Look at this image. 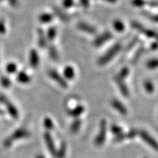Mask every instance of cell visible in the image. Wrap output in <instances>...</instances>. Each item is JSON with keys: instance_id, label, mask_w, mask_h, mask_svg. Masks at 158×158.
<instances>
[{"instance_id": "31", "label": "cell", "mask_w": 158, "mask_h": 158, "mask_svg": "<svg viewBox=\"0 0 158 158\" xmlns=\"http://www.w3.org/2000/svg\"><path fill=\"white\" fill-rule=\"evenodd\" d=\"M138 132L136 131V130H131L129 133L126 134V135H127V138H133L134 137H135V136L138 135Z\"/></svg>"}, {"instance_id": "9", "label": "cell", "mask_w": 158, "mask_h": 158, "mask_svg": "<svg viewBox=\"0 0 158 158\" xmlns=\"http://www.w3.org/2000/svg\"><path fill=\"white\" fill-rule=\"evenodd\" d=\"M110 104H111L112 107H113L115 110H117L118 113L121 114L122 115H126V114H127V108H126L125 106H124L119 100H116V99H114V100H112L111 102H110Z\"/></svg>"}, {"instance_id": "7", "label": "cell", "mask_w": 158, "mask_h": 158, "mask_svg": "<svg viewBox=\"0 0 158 158\" xmlns=\"http://www.w3.org/2000/svg\"><path fill=\"white\" fill-rule=\"evenodd\" d=\"M44 139L51 155L53 156H56L57 150L56 149V147H55L54 140H53L52 137H51V134L49 133H45L44 135Z\"/></svg>"}, {"instance_id": "22", "label": "cell", "mask_w": 158, "mask_h": 158, "mask_svg": "<svg viewBox=\"0 0 158 158\" xmlns=\"http://www.w3.org/2000/svg\"><path fill=\"white\" fill-rule=\"evenodd\" d=\"M49 55H50L51 58L54 61L58 60V58H59L58 52H57L56 49L54 48V46L49 47Z\"/></svg>"}, {"instance_id": "28", "label": "cell", "mask_w": 158, "mask_h": 158, "mask_svg": "<svg viewBox=\"0 0 158 158\" xmlns=\"http://www.w3.org/2000/svg\"><path fill=\"white\" fill-rule=\"evenodd\" d=\"M62 5L65 8H70L74 5V0H63Z\"/></svg>"}, {"instance_id": "26", "label": "cell", "mask_w": 158, "mask_h": 158, "mask_svg": "<svg viewBox=\"0 0 158 158\" xmlns=\"http://www.w3.org/2000/svg\"><path fill=\"white\" fill-rule=\"evenodd\" d=\"M54 9H55V11H56V12H55V13H56V14L57 15H59V18H60V19H62V21H68L69 18H68V15H67L66 14H64V13H63L59 9H56V8H54Z\"/></svg>"}, {"instance_id": "35", "label": "cell", "mask_w": 158, "mask_h": 158, "mask_svg": "<svg viewBox=\"0 0 158 158\" xmlns=\"http://www.w3.org/2000/svg\"><path fill=\"white\" fill-rule=\"evenodd\" d=\"M36 158H45V157H43V156H40H40H37V157Z\"/></svg>"}, {"instance_id": "11", "label": "cell", "mask_w": 158, "mask_h": 158, "mask_svg": "<svg viewBox=\"0 0 158 158\" xmlns=\"http://www.w3.org/2000/svg\"><path fill=\"white\" fill-rule=\"evenodd\" d=\"M84 106L79 105V106H76V108H73V109L69 110L68 115L72 116V117L77 118V117H78L79 116L81 115V114L84 113Z\"/></svg>"}, {"instance_id": "33", "label": "cell", "mask_w": 158, "mask_h": 158, "mask_svg": "<svg viewBox=\"0 0 158 158\" xmlns=\"http://www.w3.org/2000/svg\"><path fill=\"white\" fill-rule=\"evenodd\" d=\"M150 19H151V20H152L153 21H155V22L158 23V15H150Z\"/></svg>"}, {"instance_id": "17", "label": "cell", "mask_w": 158, "mask_h": 158, "mask_svg": "<svg viewBox=\"0 0 158 158\" xmlns=\"http://www.w3.org/2000/svg\"><path fill=\"white\" fill-rule=\"evenodd\" d=\"M143 87L146 92L149 94H152L155 91V86L152 82L150 81H146L143 84Z\"/></svg>"}, {"instance_id": "6", "label": "cell", "mask_w": 158, "mask_h": 158, "mask_svg": "<svg viewBox=\"0 0 158 158\" xmlns=\"http://www.w3.org/2000/svg\"><path fill=\"white\" fill-rule=\"evenodd\" d=\"M112 37H113V35H112L109 31H105L102 34L96 37L93 42V45L94 47L100 46V45H103L105 43L108 42Z\"/></svg>"}, {"instance_id": "1", "label": "cell", "mask_w": 158, "mask_h": 158, "mask_svg": "<svg viewBox=\"0 0 158 158\" xmlns=\"http://www.w3.org/2000/svg\"><path fill=\"white\" fill-rule=\"evenodd\" d=\"M122 45L121 43H116L111 48L108 49L102 56L98 59V64L100 66H103L106 65L107 63L110 62V60L114 59V57L121 51Z\"/></svg>"}, {"instance_id": "16", "label": "cell", "mask_w": 158, "mask_h": 158, "mask_svg": "<svg viewBox=\"0 0 158 158\" xmlns=\"http://www.w3.org/2000/svg\"><path fill=\"white\" fill-rule=\"evenodd\" d=\"M113 27L114 29L118 32H122V31H124V28H125L124 23L120 20H115L113 23Z\"/></svg>"}, {"instance_id": "23", "label": "cell", "mask_w": 158, "mask_h": 158, "mask_svg": "<svg viewBox=\"0 0 158 158\" xmlns=\"http://www.w3.org/2000/svg\"><path fill=\"white\" fill-rule=\"evenodd\" d=\"M130 73V70L128 69L127 68H126V67H124V68H122V70L119 71V73H118V77L119 78H121L123 80V79L126 78L128 76V75Z\"/></svg>"}, {"instance_id": "34", "label": "cell", "mask_w": 158, "mask_h": 158, "mask_svg": "<svg viewBox=\"0 0 158 158\" xmlns=\"http://www.w3.org/2000/svg\"><path fill=\"white\" fill-rule=\"evenodd\" d=\"M105 1H107L108 2H110V3H114L116 2V0H105Z\"/></svg>"}, {"instance_id": "3", "label": "cell", "mask_w": 158, "mask_h": 158, "mask_svg": "<svg viewBox=\"0 0 158 158\" xmlns=\"http://www.w3.org/2000/svg\"><path fill=\"white\" fill-rule=\"evenodd\" d=\"M138 135H139L140 137H141L147 144H149L152 149H155V151L158 152V142L156 141L155 138L152 137L147 132L144 131V130H140V131L138 132Z\"/></svg>"}, {"instance_id": "15", "label": "cell", "mask_w": 158, "mask_h": 158, "mask_svg": "<svg viewBox=\"0 0 158 158\" xmlns=\"http://www.w3.org/2000/svg\"><path fill=\"white\" fill-rule=\"evenodd\" d=\"M66 151H67V146L65 143H62L61 144L60 147L58 151H56V154L55 157L56 158H64L65 155H66Z\"/></svg>"}, {"instance_id": "10", "label": "cell", "mask_w": 158, "mask_h": 158, "mask_svg": "<svg viewBox=\"0 0 158 158\" xmlns=\"http://www.w3.org/2000/svg\"><path fill=\"white\" fill-rule=\"evenodd\" d=\"M77 27L79 30L84 31L86 33H89V34H95L97 31L96 29L94 27L84 22H79L77 24Z\"/></svg>"}, {"instance_id": "8", "label": "cell", "mask_w": 158, "mask_h": 158, "mask_svg": "<svg viewBox=\"0 0 158 158\" xmlns=\"http://www.w3.org/2000/svg\"><path fill=\"white\" fill-rule=\"evenodd\" d=\"M114 81H115L116 84H117L118 89H119L120 92H121L122 95H123L124 97H126V98L129 97L130 92H129V90H128L127 85L124 84V81L122 80V79L118 78L117 76H115V78H114Z\"/></svg>"}, {"instance_id": "21", "label": "cell", "mask_w": 158, "mask_h": 158, "mask_svg": "<svg viewBox=\"0 0 158 158\" xmlns=\"http://www.w3.org/2000/svg\"><path fill=\"white\" fill-rule=\"evenodd\" d=\"M110 131H111V133L115 136L119 135V134L123 133V130H122V128L121 127H119V126L116 125V124H113V125L110 127Z\"/></svg>"}, {"instance_id": "4", "label": "cell", "mask_w": 158, "mask_h": 158, "mask_svg": "<svg viewBox=\"0 0 158 158\" xmlns=\"http://www.w3.org/2000/svg\"><path fill=\"white\" fill-rule=\"evenodd\" d=\"M132 26L133 27V28H135L138 30L139 31H141V33H143L146 35V36L149 37V38H153L157 40L158 42V34L156 31H153V30H150V29H145L143 26H141L140 23H136V22H133Z\"/></svg>"}, {"instance_id": "32", "label": "cell", "mask_w": 158, "mask_h": 158, "mask_svg": "<svg viewBox=\"0 0 158 158\" xmlns=\"http://www.w3.org/2000/svg\"><path fill=\"white\" fill-rule=\"evenodd\" d=\"M80 3L82 7L87 8L89 5V0H80Z\"/></svg>"}, {"instance_id": "27", "label": "cell", "mask_w": 158, "mask_h": 158, "mask_svg": "<svg viewBox=\"0 0 158 158\" xmlns=\"http://www.w3.org/2000/svg\"><path fill=\"white\" fill-rule=\"evenodd\" d=\"M132 4L137 7H142L147 5V2L144 0H132Z\"/></svg>"}, {"instance_id": "2", "label": "cell", "mask_w": 158, "mask_h": 158, "mask_svg": "<svg viewBox=\"0 0 158 158\" xmlns=\"http://www.w3.org/2000/svg\"><path fill=\"white\" fill-rule=\"evenodd\" d=\"M106 133H107V124L106 120H102L100 124V130L94 140V144L97 147H101L105 143L106 139Z\"/></svg>"}, {"instance_id": "18", "label": "cell", "mask_w": 158, "mask_h": 158, "mask_svg": "<svg viewBox=\"0 0 158 158\" xmlns=\"http://www.w3.org/2000/svg\"><path fill=\"white\" fill-rule=\"evenodd\" d=\"M56 35V29L55 27H50L47 32V39L48 40H53Z\"/></svg>"}, {"instance_id": "12", "label": "cell", "mask_w": 158, "mask_h": 158, "mask_svg": "<svg viewBox=\"0 0 158 158\" xmlns=\"http://www.w3.org/2000/svg\"><path fill=\"white\" fill-rule=\"evenodd\" d=\"M63 74L65 78L69 79V80H72L75 78L76 76V72H75L74 68L72 66L68 65L64 68V71H63Z\"/></svg>"}, {"instance_id": "30", "label": "cell", "mask_w": 158, "mask_h": 158, "mask_svg": "<svg viewBox=\"0 0 158 158\" xmlns=\"http://www.w3.org/2000/svg\"><path fill=\"white\" fill-rule=\"evenodd\" d=\"M125 138H127V135H126V134H124L123 133L122 134H119V135H116L114 140L115 142H121L123 141V140L125 139Z\"/></svg>"}, {"instance_id": "29", "label": "cell", "mask_w": 158, "mask_h": 158, "mask_svg": "<svg viewBox=\"0 0 158 158\" xmlns=\"http://www.w3.org/2000/svg\"><path fill=\"white\" fill-rule=\"evenodd\" d=\"M19 80L22 83H28L30 81V78L24 73H21L19 76Z\"/></svg>"}, {"instance_id": "20", "label": "cell", "mask_w": 158, "mask_h": 158, "mask_svg": "<svg viewBox=\"0 0 158 158\" xmlns=\"http://www.w3.org/2000/svg\"><path fill=\"white\" fill-rule=\"evenodd\" d=\"M147 68L151 69H156L158 68V59H150L147 63Z\"/></svg>"}, {"instance_id": "19", "label": "cell", "mask_w": 158, "mask_h": 158, "mask_svg": "<svg viewBox=\"0 0 158 158\" xmlns=\"http://www.w3.org/2000/svg\"><path fill=\"white\" fill-rule=\"evenodd\" d=\"M53 16L49 13H43L40 15V21L43 23H48L52 21Z\"/></svg>"}, {"instance_id": "25", "label": "cell", "mask_w": 158, "mask_h": 158, "mask_svg": "<svg viewBox=\"0 0 158 158\" xmlns=\"http://www.w3.org/2000/svg\"><path fill=\"white\" fill-rule=\"evenodd\" d=\"M44 125L45 128L48 130H53L54 129V123H53L52 120L50 118H45L44 120Z\"/></svg>"}, {"instance_id": "24", "label": "cell", "mask_w": 158, "mask_h": 158, "mask_svg": "<svg viewBox=\"0 0 158 158\" xmlns=\"http://www.w3.org/2000/svg\"><path fill=\"white\" fill-rule=\"evenodd\" d=\"M46 40H45V36L43 34V31H40L39 32V44L42 48H44V46L46 44Z\"/></svg>"}, {"instance_id": "14", "label": "cell", "mask_w": 158, "mask_h": 158, "mask_svg": "<svg viewBox=\"0 0 158 158\" xmlns=\"http://www.w3.org/2000/svg\"><path fill=\"white\" fill-rule=\"evenodd\" d=\"M81 120L80 118H76V119L74 120L73 122H72V124H70V130L72 133H76L78 131L79 129H80L81 126Z\"/></svg>"}, {"instance_id": "13", "label": "cell", "mask_w": 158, "mask_h": 158, "mask_svg": "<svg viewBox=\"0 0 158 158\" xmlns=\"http://www.w3.org/2000/svg\"><path fill=\"white\" fill-rule=\"evenodd\" d=\"M30 64L32 67H37L39 64V56L36 51L32 50L30 53Z\"/></svg>"}, {"instance_id": "5", "label": "cell", "mask_w": 158, "mask_h": 158, "mask_svg": "<svg viewBox=\"0 0 158 158\" xmlns=\"http://www.w3.org/2000/svg\"><path fill=\"white\" fill-rule=\"evenodd\" d=\"M48 75L49 76H50V78H51L53 80L55 81H56L62 88L67 89L68 87V83L66 82L65 79L63 78L60 74L58 73L56 70H51L48 72Z\"/></svg>"}]
</instances>
